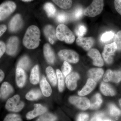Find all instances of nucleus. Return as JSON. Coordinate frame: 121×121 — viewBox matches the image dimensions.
Returning <instances> with one entry per match:
<instances>
[{
	"label": "nucleus",
	"instance_id": "nucleus-25",
	"mask_svg": "<svg viewBox=\"0 0 121 121\" xmlns=\"http://www.w3.org/2000/svg\"><path fill=\"white\" fill-rule=\"evenodd\" d=\"M39 71L38 65L35 66L31 71L30 77V81L32 84H36L39 82Z\"/></svg>",
	"mask_w": 121,
	"mask_h": 121
},
{
	"label": "nucleus",
	"instance_id": "nucleus-40",
	"mask_svg": "<svg viewBox=\"0 0 121 121\" xmlns=\"http://www.w3.org/2000/svg\"><path fill=\"white\" fill-rule=\"evenodd\" d=\"M114 43L117 44V50H121V30L117 33L115 39Z\"/></svg>",
	"mask_w": 121,
	"mask_h": 121
},
{
	"label": "nucleus",
	"instance_id": "nucleus-11",
	"mask_svg": "<svg viewBox=\"0 0 121 121\" xmlns=\"http://www.w3.org/2000/svg\"><path fill=\"white\" fill-rule=\"evenodd\" d=\"M87 55L93 60V64L95 66L101 67L104 65V61L101 54L97 49H91L88 52Z\"/></svg>",
	"mask_w": 121,
	"mask_h": 121
},
{
	"label": "nucleus",
	"instance_id": "nucleus-4",
	"mask_svg": "<svg viewBox=\"0 0 121 121\" xmlns=\"http://www.w3.org/2000/svg\"><path fill=\"white\" fill-rule=\"evenodd\" d=\"M24 106L23 102L20 100L19 95H16L8 99L5 105V108L9 111L19 112Z\"/></svg>",
	"mask_w": 121,
	"mask_h": 121
},
{
	"label": "nucleus",
	"instance_id": "nucleus-20",
	"mask_svg": "<svg viewBox=\"0 0 121 121\" xmlns=\"http://www.w3.org/2000/svg\"><path fill=\"white\" fill-rule=\"evenodd\" d=\"M13 87L9 83L5 82L3 83L0 89L1 96L3 99L7 98L11 94L13 93Z\"/></svg>",
	"mask_w": 121,
	"mask_h": 121
},
{
	"label": "nucleus",
	"instance_id": "nucleus-24",
	"mask_svg": "<svg viewBox=\"0 0 121 121\" xmlns=\"http://www.w3.org/2000/svg\"><path fill=\"white\" fill-rule=\"evenodd\" d=\"M90 102V108L91 109H97L99 108L102 103L101 96L99 93H97L91 98Z\"/></svg>",
	"mask_w": 121,
	"mask_h": 121
},
{
	"label": "nucleus",
	"instance_id": "nucleus-2",
	"mask_svg": "<svg viewBox=\"0 0 121 121\" xmlns=\"http://www.w3.org/2000/svg\"><path fill=\"white\" fill-rule=\"evenodd\" d=\"M56 31V37L59 40L65 41L68 44L74 43L75 36L67 26L63 24H60L57 26Z\"/></svg>",
	"mask_w": 121,
	"mask_h": 121
},
{
	"label": "nucleus",
	"instance_id": "nucleus-1",
	"mask_svg": "<svg viewBox=\"0 0 121 121\" xmlns=\"http://www.w3.org/2000/svg\"><path fill=\"white\" fill-rule=\"evenodd\" d=\"M40 32L38 27L32 25L26 30L23 39V44L25 47L29 49L36 48L39 44Z\"/></svg>",
	"mask_w": 121,
	"mask_h": 121
},
{
	"label": "nucleus",
	"instance_id": "nucleus-41",
	"mask_svg": "<svg viewBox=\"0 0 121 121\" xmlns=\"http://www.w3.org/2000/svg\"><path fill=\"white\" fill-rule=\"evenodd\" d=\"M89 118V115L86 113H81L77 117L76 121H87Z\"/></svg>",
	"mask_w": 121,
	"mask_h": 121
},
{
	"label": "nucleus",
	"instance_id": "nucleus-44",
	"mask_svg": "<svg viewBox=\"0 0 121 121\" xmlns=\"http://www.w3.org/2000/svg\"><path fill=\"white\" fill-rule=\"evenodd\" d=\"M6 51V45L2 41H0V58Z\"/></svg>",
	"mask_w": 121,
	"mask_h": 121
},
{
	"label": "nucleus",
	"instance_id": "nucleus-31",
	"mask_svg": "<svg viewBox=\"0 0 121 121\" xmlns=\"http://www.w3.org/2000/svg\"><path fill=\"white\" fill-rule=\"evenodd\" d=\"M110 114L113 117H117L121 115V111L114 104H111L109 105Z\"/></svg>",
	"mask_w": 121,
	"mask_h": 121
},
{
	"label": "nucleus",
	"instance_id": "nucleus-29",
	"mask_svg": "<svg viewBox=\"0 0 121 121\" xmlns=\"http://www.w3.org/2000/svg\"><path fill=\"white\" fill-rule=\"evenodd\" d=\"M41 93L39 90H32L28 92L26 95V99L29 101H34L38 99L41 97Z\"/></svg>",
	"mask_w": 121,
	"mask_h": 121
},
{
	"label": "nucleus",
	"instance_id": "nucleus-23",
	"mask_svg": "<svg viewBox=\"0 0 121 121\" xmlns=\"http://www.w3.org/2000/svg\"><path fill=\"white\" fill-rule=\"evenodd\" d=\"M100 90L102 93L106 96L112 97L116 94L114 89L110 85L106 83H102Z\"/></svg>",
	"mask_w": 121,
	"mask_h": 121
},
{
	"label": "nucleus",
	"instance_id": "nucleus-48",
	"mask_svg": "<svg viewBox=\"0 0 121 121\" xmlns=\"http://www.w3.org/2000/svg\"><path fill=\"white\" fill-rule=\"evenodd\" d=\"M119 105H120V107H121V99H119Z\"/></svg>",
	"mask_w": 121,
	"mask_h": 121
},
{
	"label": "nucleus",
	"instance_id": "nucleus-8",
	"mask_svg": "<svg viewBox=\"0 0 121 121\" xmlns=\"http://www.w3.org/2000/svg\"><path fill=\"white\" fill-rule=\"evenodd\" d=\"M69 102L76 107L82 110H86L90 108V101L86 98L73 96L70 97Z\"/></svg>",
	"mask_w": 121,
	"mask_h": 121
},
{
	"label": "nucleus",
	"instance_id": "nucleus-10",
	"mask_svg": "<svg viewBox=\"0 0 121 121\" xmlns=\"http://www.w3.org/2000/svg\"><path fill=\"white\" fill-rule=\"evenodd\" d=\"M19 40L16 36L10 37L6 46V52L8 55L13 56L15 55L18 49Z\"/></svg>",
	"mask_w": 121,
	"mask_h": 121
},
{
	"label": "nucleus",
	"instance_id": "nucleus-26",
	"mask_svg": "<svg viewBox=\"0 0 121 121\" xmlns=\"http://www.w3.org/2000/svg\"><path fill=\"white\" fill-rule=\"evenodd\" d=\"M46 73L48 79L52 86H55L57 83V79L54 69L51 67L48 66L46 69Z\"/></svg>",
	"mask_w": 121,
	"mask_h": 121
},
{
	"label": "nucleus",
	"instance_id": "nucleus-5",
	"mask_svg": "<svg viewBox=\"0 0 121 121\" xmlns=\"http://www.w3.org/2000/svg\"><path fill=\"white\" fill-rule=\"evenodd\" d=\"M16 8V5L14 2L8 1L0 5V21L7 18Z\"/></svg>",
	"mask_w": 121,
	"mask_h": 121
},
{
	"label": "nucleus",
	"instance_id": "nucleus-33",
	"mask_svg": "<svg viewBox=\"0 0 121 121\" xmlns=\"http://www.w3.org/2000/svg\"><path fill=\"white\" fill-rule=\"evenodd\" d=\"M87 29L86 26L83 25H79L76 28L75 32L78 37H82L86 33Z\"/></svg>",
	"mask_w": 121,
	"mask_h": 121
},
{
	"label": "nucleus",
	"instance_id": "nucleus-50",
	"mask_svg": "<svg viewBox=\"0 0 121 121\" xmlns=\"http://www.w3.org/2000/svg\"><path fill=\"white\" fill-rule=\"evenodd\" d=\"M1 97V94H0V97Z\"/></svg>",
	"mask_w": 121,
	"mask_h": 121
},
{
	"label": "nucleus",
	"instance_id": "nucleus-9",
	"mask_svg": "<svg viewBox=\"0 0 121 121\" xmlns=\"http://www.w3.org/2000/svg\"><path fill=\"white\" fill-rule=\"evenodd\" d=\"M95 43V40L93 37H78L76 39L77 45L81 47L84 50L89 51L91 49Z\"/></svg>",
	"mask_w": 121,
	"mask_h": 121
},
{
	"label": "nucleus",
	"instance_id": "nucleus-3",
	"mask_svg": "<svg viewBox=\"0 0 121 121\" xmlns=\"http://www.w3.org/2000/svg\"><path fill=\"white\" fill-rule=\"evenodd\" d=\"M104 6V0H93L89 7L84 9L83 14L88 17H95L101 13Z\"/></svg>",
	"mask_w": 121,
	"mask_h": 121
},
{
	"label": "nucleus",
	"instance_id": "nucleus-21",
	"mask_svg": "<svg viewBox=\"0 0 121 121\" xmlns=\"http://www.w3.org/2000/svg\"><path fill=\"white\" fill-rule=\"evenodd\" d=\"M40 84L43 95L47 97L50 96L52 93V90L50 84L44 76L42 77Z\"/></svg>",
	"mask_w": 121,
	"mask_h": 121
},
{
	"label": "nucleus",
	"instance_id": "nucleus-14",
	"mask_svg": "<svg viewBox=\"0 0 121 121\" xmlns=\"http://www.w3.org/2000/svg\"><path fill=\"white\" fill-rule=\"evenodd\" d=\"M34 109L30 111L26 115V118L30 120L35 118L39 115L43 114L47 112V109L41 104H36L34 105Z\"/></svg>",
	"mask_w": 121,
	"mask_h": 121
},
{
	"label": "nucleus",
	"instance_id": "nucleus-45",
	"mask_svg": "<svg viewBox=\"0 0 121 121\" xmlns=\"http://www.w3.org/2000/svg\"><path fill=\"white\" fill-rule=\"evenodd\" d=\"M7 29V27L6 25H0V37L6 31Z\"/></svg>",
	"mask_w": 121,
	"mask_h": 121
},
{
	"label": "nucleus",
	"instance_id": "nucleus-7",
	"mask_svg": "<svg viewBox=\"0 0 121 121\" xmlns=\"http://www.w3.org/2000/svg\"><path fill=\"white\" fill-rule=\"evenodd\" d=\"M117 50V45L114 42L105 45L102 55L104 60L107 63L110 64L112 63V56Z\"/></svg>",
	"mask_w": 121,
	"mask_h": 121
},
{
	"label": "nucleus",
	"instance_id": "nucleus-47",
	"mask_svg": "<svg viewBox=\"0 0 121 121\" xmlns=\"http://www.w3.org/2000/svg\"><path fill=\"white\" fill-rule=\"evenodd\" d=\"M22 0L24 1V2H28L32 1L33 0Z\"/></svg>",
	"mask_w": 121,
	"mask_h": 121
},
{
	"label": "nucleus",
	"instance_id": "nucleus-17",
	"mask_svg": "<svg viewBox=\"0 0 121 121\" xmlns=\"http://www.w3.org/2000/svg\"><path fill=\"white\" fill-rule=\"evenodd\" d=\"M96 82L94 80L89 78L86 84L81 91L78 92V94L80 96H85L91 93L95 88Z\"/></svg>",
	"mask_w": 121,
	"mask_h": 121
},
{
	"label": "nucleus",
	"instance_id": "nucleus-42",
	"mask_svg": "<svg viewBox=\"0 0 121 121\" xmlns=\"http://www.w3.org/2000/svg\"><path fill=\"white\" fill-rule=\"evenodd\" d=\"M104 115L102 113H98L95 114L91 118L90 121H101L103 120Z\"/></svg>",
	"mask_w": 121,
	"mask_h": 121
},
{
	"label": "nucleus",
	"instance_id": "nucleus-38",
	"mask_svg": "<svg viewBox=\"0 0 121 121\" xmlns=\"http://www.w3.org/2000/svg\"><path fill=\"white\" fill-rule=\"evenodd\" d=\"M83 11L82 7L77 8L74 11L73 13V18L74 20L80 19L83 14Z\"/></svg>",
	"mask_w": 121,
	"mask_h": 121
},
{
	"label": "nucleus",
	"instance_id": "nucleus-16",
	"mask_svg": "<svg viewBox=\"0 0 121 121\" xmlns=\"http://www.w3.org/2000/svg\"><path fill=\"white\" fill-rule=\"evenodd\" d=\"M44 32L45 36L52 44H54L57 40L56 31L53 26L48 25H47L44 29Z\"/></svg>",
	"mask_w": 121,
	"mask_h": 121
},
{
	"label": "nucleus",
	"instance_id": "nucleus-43",
	"mask_svg": "<svg viewBox=\"0 0 121 121\" xmlns=\"http://www.w3.org/2000/svg\"><path fill=\"white\" fill-rule=\"evenodd\" d=\"M114 4L115 9L121 15V0H114Z\"/></svg>",
	"mask_w": 121,
	"mask_h": 121
},
{
	"label": "nucleus",
	"instance_id": "nucleus-12",
	"mask_svg": "<svg viewBox=\"0 0 121 121\" xmlns=\"http://www.w3.org/2000/svg\"><path fill=\"white\" fill-rule=\"evenodd\" d=\"M103 79L106 82H111L116 83H119L121 80V71L107 70L103 76Z\"/></svg>",
	"mask_w": 121,
	"mask_h": 121
},
{
	"label": "nucleus",
	"instance_id": "nucleus-19",
	"mask_svg": "<svg viewBox=\"0 0 121 121\" xmlns=\"http://www.w3.org/2000/svg\"><path fill=\"white\" fill-rule=\"evenodd\" d=\"M43 53L48 62L51 64H53L55 59V54L49 44L46 43L44 45Z\"/></svg>",
	"mask_w": 121,
	"mask_h": 121
},
{
	"label": "nucleus",
	"instance_id": "nucleus-32",
	"mask_svg": "<svg viewBox=\"0 0 121 121\" xmlns=\"http://www.w3.org/2000/svg\"><path fill=\"white\" fill-rule=\"evenodd\" d=\"M56 74L58 82L59 90L60 92H62L64 89V80L63 74L59 69L56 70Z\"/></svg>",
	"mask_w": 121,
	"mask_h": 121
},
{
	"label": "nucleus",
	"instance_id": "nucleus-37",
	"mask_svg": "<svg viewBox=\"0 0 121 121\" xmlns=\"http://www.w3.org/2000/svg\"><path fill=\"white\" fill-rule=\"evenodd\" d=\"M72 67L69 63L66 61H64L62 66V71L63 74L66 77L68 75L71 71Z\"/></svg>",
	"mask_w": 121,
	"mask_h": 121
},
{
	"label": "nucleus",
	"instance_id": "nucleus-34",
	"mask_svg": "<svg viewBox=\"0 0 121 121\" xmlns=\"http://www.w3.org/2000/svg\"><path fill=\"white\" fill-rule=\"evenodd\" d=\"M57 117L51 113H46L39 117L36 121H56Z\"/></svg>",
	"mask_w": 121,
	"mask_h": 121
},
{
	"label": "nucleus",
	"instance_id": "nucleus-36",
	"mask_svg": "<svg viewBox=\"0 0 121 121\" xmlns=\"http://www.w3.org/2000/svg\"><path fill=\"white\" fill-rule=\"evenodd\" d=\"M114 36V33L112 31L106 32L102 35L100 40L102 42L106 43L112 39Z\"/></svg>",
	"mask_w": 121,
	"mask_h": 121
},
{
	"label": "nucleus",
	"instance_id": "nucleus-39",
	"mask_svg": "<svg viewBox=\"0 0 121 121\" xmlns=\"http://www.w3.org/2000/svg\"><path fill=\"white\" fill-rule=\"evenodd\" d=\"M4 121H22V120L19 115L10 114L6 116Z\"/></svg>",
	"mask_w": 121,
	"mask_h": 121
},
{
	"label": "nucleus",
	"instance_id": "nucleus-6",
	"mask_svg": "<svg viewBox=\"0 0 121 121\" xmlns=\"http://www.w3.org/2000/svg\"><path fill=\"white\" fill-rule=\"evenodd\" d=\"M58 55L63 60L69 63H76L79 60L78 55L73 50H61L59 52Z\"/></svg>",
	"mask_w": 121,
	"mask_h": 121
},
{
	"label": "nucleus",
	"instance_id": "nucleus-27",
	"mask_svg": "<svg viewBox=\"0 0 121 121\" xmlns=\"http://www.w3.org/2000/svg\"><path fill=\"white\" fill-rule=\"evenodd\" d=\"M44 9L48 17H53L56 15V8L52 3H46L44 5Z\"/></svg>",
	"mask_w": 121,
	"mask_h": 121
},
{
	"label": "nucleus",
	"instance_id": "nucleus-30",
	"mask_svg": "<svg viewBox=\"0 0 121 121\" xmlns=\"http://www.w3.org/2000/svg\"><path fill=\"white\" fill-rule=\"evenodd\" d=\"M30 60L27 56L22 57L18 62L17 67L20 68L24 70H27L30 67Z\"/></svg>",
	"mask_w": 121,
	"mask_h": 121
},
{
	"label": "nucleus",
	"instance_id": "nucleus-46",
	"mask_svg": "<svg viewBox=\"0 0 121 121\" xmlns=\"http://www.w3.org/2000/svg\"><path fill=\"white\" fill-rule=\"evenodd\" d=\"M4 74L2 70L0 69V83L4 79Z\"/></svg>",
	"mask_w": 121,
	"mask_h": 121
},
{
	"label": "nucleus",
	"instance_id": "nucleus-18",
	"mask_svg": "<svg viewBox=\"0 0 121 121\" xmlns=\"http://www.w3.org/2000/svg\"><path fill=\"white\" fill-rule=\"evenodd\" d=\"M16 82L19 87L22 88L24 86L26 80V75L23 69L17 67L16 72Z\"/></svg>",
	"mask_w": 121,
	"mask_h": 121
},
{
	"label": "nucleus",
	"instance_id": "nucleus-49",
	"mask_svg": "<svg viewBox=\"0 0 121 121\" xmlns=\"http://www.w3.org/2000/svg\"><path fill=\"white\" fill-rule=\"evenodd\" d=\"M101 121H112L111 120H109V119H106V120H102Z\"/></svg>",
	"mask_w": 121,
	"mask_h": 121
},
{
	"label": "nucleus",
	"instance_id": "nucleus-28",
	"mask_svg": "<svg viewBox=\"0 0 121 121\" xmlns=\"http://www.w3.org/2000/svg\"><path fill=\"white\" fill-rule=\"evenodd\" d=\"M60 8L64 9L70 8L72 5V0H52Z\"/></svg>",
	"mask_w": 121,
	"mask_h": 121
},
{
	"label": "nucleus",
	"instance_id": "nucleus-15",
	"mask_svg": "<svg viewBox=\"0 0 121 121\" xmlns=\"http://www.w3.org/2000/svg\"><path fill=\"white\" fill-rule=\"evenodd\" d=\"M79 78V75L76 72H72L66 78V83L69 90L73 91L76 88L77 81Z\"/></svg>",
	"mask_w": 121,
	"mask_h": 121
},
{
	"label": "nucleus",
	"instance_id": "nucleus-35",
	"mask_svg": "<svg viewBox=\"0 0 121 121\" xmlns=\"http://www.w3.org/2000/svg\"><path fill=\"white\" fill-rule=\"evenodd\" d=\"M68 16L67 13L64 12H60L56 16V21L59 23H65L68 20Z\"/></svg>",
	"mask_w": 121,
	"mask_h": 121
},
{
	"label": "nucleus",
	"instance_id": "nucleus-13",
	"mask_svg": "<svg viewBox=\"0 0 121 121\" xmlns=\"http://www.w3.org/2000/svg\"><path fill=\"white\" fill-rule=\"evenodd\" d=\"M22 17L19 14H17L11 19L9 25V30L12 32H15L19 30L23 26Z\"/></svg>",
	"mask_w": 121,
	"mask_h": 121
},
{
	"label": "nucleus",
	"instance_id": "nucleus-22",
	"mask_svg": "<svg viewBox=\"0 0 121 121\" xmlns=\"http://www.w3.org/2000/svg\"><path fill=\"white\" fill-rule=\"evenodd\" d=\"M104 73V70L102 68H92L89 70L88 75L90 78L95 82H97L102 78Z\"/></svg>",
	"mask_w": 121,
	"mask_h": 121
}]
</instances>
